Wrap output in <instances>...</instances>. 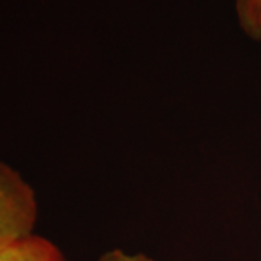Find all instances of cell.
Returning a JSON list of instances; mask_svg holds the SVG:
<instances>
[{"mask_svg": "<svg viewBox=\"0 0 261 261\" xmlns=\"http://www.w3.org/2000/svg\"><path fill=\"white\" fill-rule=\"evenodd\" d=\"M37 195L15 168L0 161V245L34 232Z\"/></svg>", "mask_w": 261, "mask_h": 261, "instance_id": "cell-1", "label": "cell"}, {"mask_svg": "<svg viewBox=\"0 0 261 261\" xmlns=\"http://www.w3.org/2000/svg\"><path fill=\"white\" fill-rule=\"evenodd\" d=\"M0 261H65L58 245L32 232L0 245Z\"/></svg>", "mask_w": 261, "mask_h": 261, "instance_id": "cell-2", "label": "cell"}, {"mask_svg": "<svg viewBox=\"0 0 261 261\" xmlns=\"http://www.w3.org/2000/svg\"><path fill=\"white\" fill-rule=\"evenodd\" d=\"M233 6L244 34L261 41V0H233Z\"/></svg>", "mask_w": 261, "mask_h": 261, "instance_id": "cell-3", "label": "cell"}, {"mask_svg": "<svg viewBox=\"0 0 261 261\" xmlns=\"http://www.w3.org/2000/svg\"><path fill=\"white\" fill-rule=\"evenodd\" d=\"M97 261H155L145 254H129L122 250H112L103 254Z\"/></svg>", "mask_w": 261, "mask_h": 261, "instance_id": "cell-4", "label": "cell"}]
</instances>
